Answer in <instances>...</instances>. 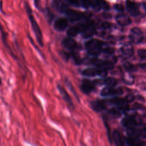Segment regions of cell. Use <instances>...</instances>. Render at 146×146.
Returning <instances> with one entry per match:
<instances>
[{"label": "cell", "instance_id": "6da1fadb", "mask_svg": "<svg viewBox=\"0 0 146 146\" xmlns=\"http://www.w3.org/2000/svg\"><path fill=\"white\" fill-rule=\"evenodd\" d=\"M25 8L26 9L29 19L30 21L32 30L35 35L36 40L39 44V45L41 47L43 46V35L42 31L40 29L39 25L35 20V18L33 15V11L29 4L27 2H25Z\"/></svg>", "mask_w": 146, "mask_h": 146}, {"label": "cell", "instance_id": "7a4b0ae2", "mask_svg": "<svg viewBox=\"0 0 146 146\" xmlns=\"http://www.w3.org/2000/svg\"><path fill=\"white\" fill-rule=\"evenodd\" d=\"M103 43L97 39H91L86 43L88 52L94 56L99 55L102 51Z\"/></svg>", "mask_w": 146, "mask_h": 146}, {"label": "cell", "instance_id": "3957f363", "mask_svg": "<svg viewBox=\"0 0 146 146\" xmlns=\"http://www.w3.org/2000/svg\"><path fill=\"white\" fill-rule=\"evenodd\" d=\"M129 39L133 43H140L143 39V35L141 30L137 27L132 28L129 33Z\"/></svg>", "mask_w": 146, "mask_h": 146}, {"label": "cell", "instance_id": "277c9868", "mask_svg": "<svg viewBox=\"0 0 146 146\" xmlns=\"http://www.w3.org/2000/svg\"><path fill=\"white\" fill-rule=\"evenodd\" d=\"M0 33H1V38L2 40V42L3 44L4 47L6 48V49L8 51L9 53L10 54V55L15 59H17V56L14 54L13 51H12L11 48H10L9 44L7 43V33H6L3 26L0 22Z\"/></svg>", "mask_w": 146, "mask_h": 146}, {"label": "cell", "instance_id": "5b68a950", "mask_svg": "<svg viewBox=\"0 0 146 146\" xmlns=\"http://www.w3.org/2000/svg\"><path fill=\"white\" fill-rule=\"evenodd\" d=\"M92 63L99 68L110 70L113 67V64L112 62L109 60H102L98 58H94L92 59Z\"/></svg>", "mask_w": 146, "mask_h": 146}, {"label": "cell", "instance_id": "8992f818", "mask_svg": "<svg viewBox=\"0 0 146 146\" xmlns=\"http://www.w3.org/2000/svg\"><path fill=\"white\" fill-rule=\"evenodd\" d=\"M123 91L120 88H115L113 87H104L101 91V95L103 96H109L114 95H120L122 94Z\"/></svg>", "mask_w": 146, "mask_h": 146}, {"label": "cell", "instance_id": "52a82bcc", "mask_svg": "<svg viewBox=\"0 0 146 146\" xmlns=\"http://www.w3.org/2000/svg\"><path fill=\"white\" fill-rule=\"evenodd\" d=\"M126 8L128 12L132 16H137L140 13L138 5L132 1L127 0L126 1Z\"/></svg>", "mask_w": 146, "mask_h": 146}, {"label": "cell", "instance_id": "ba28073f", "mask_svg": "<svg viewBox=\"0 0 146 146\" xmlns=\"http://www.w3.org/2000/svg\"><path fill=\"white\" fill-rule=\"evenodd\" d=\"M67 25L68 23L66 19L60 18L55 21L54 23V28L58 31H63L66 29Z\"/></svg>", "mask_w": 146, "mask_h": 146}, {"label": "cell", "instance_id": "9c48e42d", "mask_svg": "<svg viewBox=\"0 0 146 146\" xmlns=\"http://www.w3.org/2000/svg\"><path fill=\"white\" fill-rule=\"evenodd\" d=\"M57 88L58 91H59V93L60 94V95H62L63 99H64V100L66 102V103L67 104V105L70 107V108H72L73 107V103L72 102L71 99L70 97L68 94L67 93V92L65 90V89L60 84H58L57 86Z\"/></svg>", "mask_w": 146, "mask_h": 146}, {"label": "cell", "instance_id": "30bf717a", "mask_svg": "<svg viewBox=\"0 0 146 146\" xmlns=\"http://www.w3.org/2000/svg\"><path fill=\"white\" fill-rule=\"evenodd\" d=\"M122 123L127 128H130L137 127L139 123L134 116H128L123 119Z\"/></svg>", "mask_w": 146, "mask_h": 146}, {"label": "cell", "instance_id": "8fae6325", "mask_svg": "<svg viewBox=\"0 0 146 146\" xmlns=\"http://www.w3.org/2000/svg\"><path fill=\"white\" fill-rule=\"evenodd\" d=\"M66 15L71 21H75L80 19L84 17L83 13H79L77 11H75L71 9H67L65 11Z\"/></svg>", "mask_w": 146, "mask_h": 146}, {"label": "cell", "instance_id": "7c38bea8", "mask_svg": "<svg viewBox=\"0 0 146 146\" xmlns=\"http://www.w3.org/2000/svg\"><path fill=\"white\" fill-rule=\"evenodd\" d=\"M110 102L111 103L116 105L117 107H119L123 111L125 110L128 108V104L126 99L120 98H115L111 99Z\"/></svg>", "mask_w": 146, "mask_h": 146}, {"label": "cell", "instance_id": "4fadbf2b", "mask_svg": "<svg viewBox=\"0 0 146 146\" xmlns=\"http://www.w3.org/2000/svg\"><path fill=\"white\" fill-rule=\"evenodd\" d=\"M121 54L125 58L131 56L133 54V49L132 45L128 43H125L120 48Z\"/></svg>", "mask_w": 146, "mask_h": 146}, {"label": "cell", "instance_id": "5bb4252c", "mask_svg": "<svg viewBox=\"0 0 146 146\" xmlns=\"http://www.w3.org/2000/svg\"><path fill=\"white\" fill-rule=\"evenodd\" d=\"M116 20L117 23L120 26H127L131 22L130 18L124 14L117 15L116 17Z\"/></svg>", "mask_w": 146, "mask_h": 146}, {"label": "cell", "instance_id": "9a60e30c", "mask_svg": "<svg viewBox=\"0 0 146 146\" xmlns=\"http://www.w3.org/2000/svg\"><path fill=\"white\" fill-rule=\"evenodd\" d=\"M62 43H63V45L66 48L70 50H74L77 46V43L76 41L72 38H71L70 36L64 38L63 40Z\"/></svg>", "mask_w": 146, "mask_h": 146}, {"label": "cell", "instance_id": "2e32d148", "mask_svg": "<svg viewBox=\"0 0 146 146\" xmlns=\"http://www.w3.org/2000/svg\"><path fill=\"white\" fill-rule=\"evenodd\" d=\"M80 88L84 94H89L94 88V83L91 82L89 80H84L80 86Z\"/></svg>", "mask_w": 146, "mask_h": 146}, {"label": "cell", "instance_id": "e0dca14e", "mask_svg": "<svg viewBox=\"0 0 146 146\" xmlns=\"http://www.w3.org/2000/svg\"><path fill=\"white\" fill-rule=\"evenodd\" d=\"M82 74L88 77H93L99 75V68H87L82 71Z\"/></svg>", "mask_w": 146, "mask_h": 146}, {"label": "cell", "instance_id": "ac0fdd59", "mask_svg": "<svg viewBox=\"0 0 146 146\" xmlns=\"http://www.w3.org/2000/svg\"><path fill=\"white\" fill-rule=\"evenodd\" d=\"M92 109L96 111L100 112L106 108V105L103 101L96 100L92 102L91 104Z\"/></svg>", "mask_w": 146, "mask_h": 146}, {"label": "cell", "instance_id": "d6986e66", "mask_svg": "<svg viewBox=\"0 0 146 146\" xmlns=\"http://www.w3.org/2000/svg\"><path fill=\"white\" fill-rule=\"evenodd\" d=\"M95 32V28L93 26L92 23L89 25L82 33L83 36L85 38H88L92 36Z\"/></svg>", "mask_w": 146, "mask_h": 146}, {"label": "cell", "instance_id": "ffe728a7", "mask_svg": "<svg viewBox=\"0 0 146 146\" xmlns=\"http://www.w3.org/2000/svg\"><path fill=\"white\" fill-rule=\"evenodd\" d=\"M112 138L113 140L117 145H123V140L121 137V135L117 131H114L112 133Z\"/></svg>", "mask_w": 146, "mask_h": 146}, {"label": "cell", "instance_id": "44dd1931", "mask_svg": "<svg viewBox=\"0 0 146 146\" xmlns=\"http://www.w3.org/2000/svg\"><path fill=\"white\" fill-rule=\"evenodd\" d=\"M127 142L128 144H129L130 145H144L143 142L141 141V140H140L139 139H138L137 137H129V138L127 139Z\"/></svg>", "mask_w": 146, "mask_h": 146}, {"label": "cell", "instance_id": "7402d4cb", "mask_svg": "<svg viewBox=\"0 0 146 146\" xmlns=\"http://www.w3.org/2000/svg\"><path fill=\"white\" fill-rule=\"evenodd\" d=\"M117 83L116 80L111 77L107 78L104 80V84H105L108 87H114Z\"/></svg>", "mask_w": 146, "mask_h": 146}, {"label": "cell", "instance_id": "603a6c76", "mask_svg": "<svg viewBox=\"0 0 146 146\" xmlns=\"http://www.w3.org/2000/svg\"><path fill=\"white\" fill-rule=\"evenodd\" d=\"M79 33V31L77 29V27H76V26H74L70 28H69L67 31V35L70 36H76Z\"/></svg>", "mask_w": 146, "mask_h": 146}, {"label": "cell", "instance_id": "cb8c5ba5", "mask_svg": "<svg viewBox=\"0 0 146 146\" xmlns=\"http://www.w3.org/2000/svg\"><path fill=\"white\" fill-rule=\"evenodd\" d=\"M68 3L75 6H83V0H65Z\"/></svg>", "mask_w": 146, "mask_h": 146}, {"label": "cell", "instance_id": "d4e9b609", "mask_svg": "<svg viewBox=\"0 0 146 146\" xmlns=\"http://www.w3.org/2000/svg\"><path fill=\"white\" fill-rule=\"evenodd\" d=\"M101 7H103L105 10H108L110 9V5L105 0H98Z\"/></svg>", "mask_w": 146, "mask_h": 146}, {"label": "cell", "instance_id": "484cf974", "mask_svg": "<svg viewBox=\"0 0 146 146\" xmlns=\"http://www.w3.org/2000/svg\"><path fill=\"white\" fill-rule=\"evenodd\" d=\"M102 51H103L104 52L108 54H111L113 52V48L112 47H104V46L103 45V48H102Z\"/></svg>", "mask_w": 146, "mask_h": 146}, {"label": "cell", "instance_id": "4316f807", "mask_svg": "<svg viewBox=\"0 0 146 146\" xmlns=\"http://www.w3.org/2000/svg\"><path fill=\"white\" fill-rule=\"evenodd\" d=\"M28 38H29V40H30V41L31 43V44H33V46H34V47L36 50V51H38V52L40 55V56H42V57L44 58V56H43L42 53L40 52V51L39 50V48H38L37 46H35V44H34V40H33V39L31 38V36H30L29 35H28Z\"/></svg>", "mask_w": 146, "mask_h": 146}, {"label": "cell", "instance_id": "83f0119b", "mask_svg": "<svg viewBox=\"0 0 146 146\" xmlns=\"http://www.w3.org/2000/svg\"><path fill=\"white\" fill-rule=\"evenodd\" d=\"M124 67L125 69L128 71H131L133 70V66L129 62L124 63Z\"/></svg>", "mask_w": 146, "mask_h": 146}, {"label": "cell", "instance_id": "f1b7e54d", "mask_svg": "<svg viewBox=\"0 0 146 146\" xmlns=\"http://www.w3.org/2000/svg\"><path fill=\"white\" fill-rule=\"evenodd\" d=\"M138 55L141 59H144L146 58V50L145 49H140L138 50Z\"/></svg>", "mask_w": 146, "mask_h": 146}, {"label": "cell", "instance_id": "f546056e", "mask_svg": "<svg viewBox=\"0 0 146 146\" xmlns=\"http://www.w3.org/2000/svg\"><path fill=\"white\" fill-rule=\"evenodd\" d=\"M35 7L39 11L42 10V6L40 5V0H33Z\"/></svg>", "mask_w": 146, "mask_h": 146}, {"label": "cell", "instance_id": "4dcf8cb0", "mask_svg": "<svg viewBox=\"0 0 146 146\" xmlns=\"http://www.w3.org/2000/svg\"><path fill=\"white\" fill-rule=\"evenodd\" d=\"M115 9H116L118 11H122L124 10V7L121 4H116L115 5Z\"/></svg>", "mask_w": 146, "mask_h": 146}, {"label": "cell", "instance_id": "1f68e13d", "mask_svg": "<svg viewBox=\"0 0 146 146\" xmlns=\"http://www.w3.org/2000/svg\"><path fill=\"white\" fill-rule=\"evenodd\" d=\"M111 26V24L108 22H104L102 23V27L104 29H108Z\"/></svg>", "mask_w": 146, "mask_h": 146}, {"label": "cell", "instance_id": "d6a6232c", "mask_svg": "<svg viewBox=\"0 0 146 146\" xmlns=\"http://www.w3.org/2000/svg\"><path fill=\"white\" fill-rule=\"evenodd\" d=\"M140 66H141L142 68H146V63H143V64H141L140 65Z\"/></svg>", "mask_w": 146, "mask_h": 146}, {"label": "cell", "instance_id": "836d02e7", "mask_svg": "<svg viewBox=\"0 0 146 146\" xmlns=\"http://www.w3.org/2000/svg\"><path fill=\"white\" fill-rule=\"evenodd\" d=\"M144 7H145V10H146V2L144 3Z\"/></svg>", "mask_w": 146, "mask_h": 146}, {"label": "cell", "instance_id": "e575fe53", "mask_svg": "<svg viewBox=\"0 0 146 146\" xmlns=\"http://www.w3.org/2000/svg\"><path fill=\"white\" fill-rule=\"evenodd\" d=\"M1 84H2V80H1V78L0 76V86H1Z\"/></svg>", "mask_w": 146, "mask_h": 146}]
</instances>
